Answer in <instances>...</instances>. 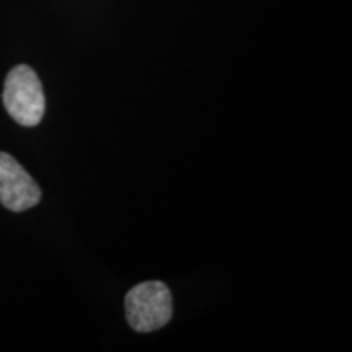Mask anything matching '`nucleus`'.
<instances>
[{
	"label": "nucleus",
	"instance_id": "obj_1",
	"mask_svg": "<svg viewBox=\"0 0 352 352\" xmlns=\"http://www.w3.org/2000/svg\"><path fill=\"white\" fill-rule=\"evenodd\" d=\"M2 101L12 120L25 127L38 126L46 111L41 80L36 72L25 64L16 65L7 74Z\"/></svg>",
	"mask_w": 352,
	"mask_h": 352
},
{
	"label": "nucleus",
	"instance_id": "obj_2",
	"mask_svg": "<svg viewBox=\"0 0 352 352\" xmlns=\"http://www.w3.org/2000/svg\"><path fill=\"white\" fill-rule=\"evenodd\" d=\"M126 316L138 333H152L168 324L173 315L171 292L160 280H147L127 292Z\"/></svg>",
	"mask_w": 352,
	"mask_h": 352
},
{
	"label": "nucleus",
	"instance_id": "obj_3",
	"mask_svg": "<svg viewBox=\"0 0 352 352\" xmlns=\"http://www.w3.org/2000/svg\"><path fill=\"white\" fill-rule=\"evenodd\" d=\"M41 196L33 176L10 153L0 152V204L12 212H23L38 206Z\"/></svg>",
	"mask_w": 352,
	"mask_h": 352
}]
</instances>
